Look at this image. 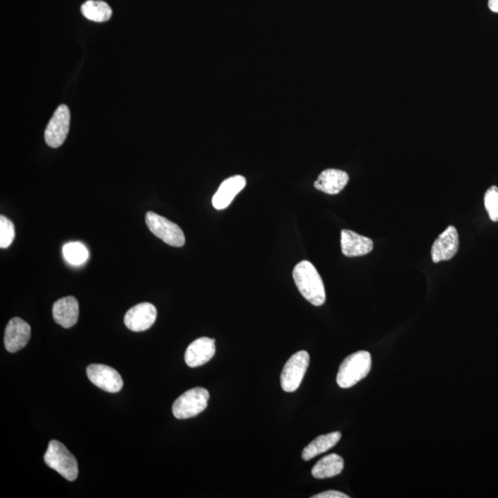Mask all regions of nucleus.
Returning a JSON list of instances; mask_svg holds the SVG:
<instances>
[{
    "mask_svg": "<svg viewBox=\"0 0 498 498\" xmlns=\"http://www.w3.org/2000/svg\"><path fill=\"white\" fill-rule=\"evenodd\" d=\"M295 285L306 300L313 306L321 307L326 301V292L322 278L315 266L303 261L295 266L292 271Z\"/></svg>",
    "mask_w": 498,
    "mask_h": 498,
    "instance_id": "1",
    "label": "nucleus"
},
{
    "mask_svg": "<svg viewBox=\"0 0 498 498\" xmlns=\"http://www.w3.org/2000/svg\"><path fill=\"white\" fill-rule=\"evenodd\" d=\"M372 367L369 352L359 351L344 359L337 374V384L342 389L354 387L367 377Z\"/></svg>",
    "mask_w": 498,
    "mask_h": 498,
    "instance_id": "2",
    "label": "nucleus"
},
{
    "mask_svg": "<svg viewBox=\"0 0 498 498\" xmlns=\"http://www.w3.org/2000/svg\"><path fill=\"white\" fill-rule=\"evenodd\" d=\"M45 463L51 469L69 482L78 478V468L76 458L57 440H51L44 457Z\"/></svg>",
    "mask_w": 498,
    "mask_h": 498,
    "instance_id": "3",
    "label": "nucleus"
},
{
    "mask_svg": "<svg viewBox=\"0 0 498 498\" xmlns=\"http://www.w3.org/2000/svg\"><path fill=\"white\" fill-rule=\"evenodd\" d=\"M210 393L206 389L194 388L177 398L172 410L177 419L195 417L207 408Z\"/></svg>",
    "mask_w": 498,
    "mask_h": 498,
    "instance_id": "4",
    "label": "nucleus"
},
{
    "mask_svg": "<svg viewBox=\"0 0 498 498\" xmlns=\"http://www.w3.org/2000/svg\"><path fill=\"white\" fill-rule=\"evenodd\" d=\"M145 221L150 231L169 246L181 247L185 244V235L177 223L153 211H148Z\"/></svg>",
    "mask_w": 498,
    "mask_h": 498,
    "instance_id": "5",
    "label": "nucleus"
},
{
    "mask_svg": "<svg viewBox=\"0 0 498 498\" xmlns=\"http://www.w3.org/2000/svg\"><path fill=\"white\" fill-rule=\"evenodd\" d=\"M309 352L299 351L290 357L280 375V385L285 392H294L300 387L302 380L309 368Z\"/></svg>",
    "mask_w": 498,
    "mask_h": 498,
    "instance_id": "6",
    "label": "nucleus"
},
{
    "mask_svg": "<svg viewBox=\"0 0 498 498\" xmlns=\"http://www.w3.org/2000/svg\"><path fill=\"white\" fill-rule=\"evenodd\" d=\"M71 126V112L65 105H59L45 131V143L51 148H59L65 143Z\"/></svg>",
    "mask_w": 498,
    "mask_h": 498,
    "instance_id": "7",
    "label": "nucleus"
},
{
    "mask_svg": "<svg viewBox=\"0 0 498 498\" xmlns=\"http://www.w3.org/2000/svg\"><path fill=\"white\" fill-rule=\"evenodd\" d=\"M90 381L102 391L117 393L123 388V379L116 369L108 365L93 364L87 367Z\"/></svg>",
    "mask_w": 498,
    "mask_h": 498,
    "instance_id": "8",
    "label": "nucleus"
},
{
    "mask_svg": "<svg viewBox=\"0 0 498 498\" xmlns=\"http://www.w3.org/2000/svg\"><path fill=\"white\" fill-rule=\"evenodd\" d=\"M458 234L454 226H449L432 246V261L434 263L451 261L457 254L458 250Z\"/></svg>",
    "mask_w": 498,
    "mask_h": 498,
    "instance_id": "9",
    "label": "nucleus"
},
{
    "mask_svg": "<svg viewBox=\"0 0 498 498\" xmlns=\"http://www.w3.org/2000/svg\"><path fill=\"white\" fill-rule=\"evenodd\" d=\"M156 307L150 303L136 304L126 313L124 323L132 331L141 332L149 330L156 321Z\"/></svg>",
    "mask_w": 498,
    "mask_h": 498,
    "instance_id": "10",
    "label": "nucleus"
},
{
    "mask_svg": "<svg viewBox=\"0 0 498 498\" xmlns=\"http://www.w3.org/2000/svg\"><path fill=\"white\" fill-rule=\"evenodd\" d=\"M31 338V327L20 318H13L6 327L4 343L8 352H16L29 343Z\"/></svg>",
    "mask_w": 498,
    "mask_h": 498,
    "instance_id": "11",
    "label": "nucleus"
},
{
    "mask_svg": "<svg viewBox=\"0 0 498 498\" xmlns=\"http://www.w3.org/2000/svg\"><path fill=\"white\" fill-rule=\"evenodd\" d=\"M215 340L202 337L189 344L185 354L186 364L189 367H198L211 360L215 355Z\"/></svg>",
    "mask_w": 498,
    "mask_h": 498,
    "instance_id": "12",
    "label": "nucleus"
},
{
    "mask_svg": "<svg viewBox=\"0 0 498 498\" xmlns=\"http://www.w3.org/2000/svg\"><path fill=\"white\" fill-rule=\"evenodd\" d=\"M340 246L344 256L349 258L367 255L373 250L374 243L370 238L358 235L351 230H343L340 235Z\"/></svg>",
    "mask_w": 498,
    "mask_h": 498,
    "instance_id": "13",
    "label": "nucleus"
},
{
    "mask_svg": "<svg viewBox=\"0 0 498 498\" xmlns=\"http://www.w3.org/2000/svg\"><path fill=\"white\" fill-rule=\"evenodd\" d=\"M247 185V180L242 176H235L223 181L213 198V205L216 210L227 208L234 201L235 196L241 192Z\"/></svg>",
    "mask_w": 498,
    "mask_h": 498,
    "instance_id": "14",
    "label": "nucleus"
},
{
    "mask_svg": "<svg viewBox=\"0 0 498 498\" xmlns=\"http://www.w3.org/2000/svg\"><path fill=\"white\" fill-rule=\"evenodd\" d=\"M349 176L346 172L338 169H327L319 174L314 186L326 194L336 195L348 184Z\"/></svg>",
    "mask_w": 498,
    "mask_h": 498,
    "instance_id": "15",
    "label": "nucleus"
},
{
    "mask_svg": "<svg viewBox=\"0 0 498 498\" xmlns=\"http://www.w3.org/2000/svg\"><path fill=\"white\" fill-rule=\"evenodd\" d=\"M53 318L57 324L65 328L73 327L78 319V303L74 297L57 300L53 306Z\"/></svg>",
    "mask_w": 498,
    "mask_h": 498,
    "instance_id": "16",
    "label": "nucleus"
},
{
    "mask_svg": "<svg viewBox=\"0 0 498 498\" xmlns=\"http://www.w3.org/2000/svg\"><path fill=\"white\" fill-rule=\"evenodd\" d=\"M342 439V433L339 431L332 432L327 434H321L314 439L312 442L307 445L302 452V458L304 461H310L316 458V456L325 453L331 449L336 446Z\"/></svg>",
    "mask_w": 498,
    "mask_h": 498,
    "instance_id": "17",
    "label": "nucleus"
},
{
    "mask_svg": "<svg viewBox=\"0 0 498 498\" xmlns=\"http://www.w3.org/2000/svg\"><path fill=\"white\" fill-rule=\"evenodd\" d=\"M343 468V458L338 454L332 453L325 456L316 463L312 469V475L316 479L332 478L340 475Z\"/></svg>",
    "mask_w": 498,
    "mask_h": 498,
    "instance_id": "18",
    "label": "nucleus"
},
{
    "mask_svg": "<svg viewBox=\"0 0 498 498\" xmlns=\"http://www.w3.org/2000/svg\"><path fill=\"white\" fill-rule=\"evenodd\" d=\"M81 13L90 20L95 23H105L110 20L112 8L105 1L99 0H87L81 6Z\"/></svg>",
    "mask_w": 498,
    "mask_h": 498,
    "instance_id": "19",
    "label": "nucleus"
},
{
    "mask_svg": "<svg viewBox=\"0 0 498 498\" xmlns=\"http://www.w3.org/2000/svg\"><path fill=\"white\" fill-rule=\"evenodd\" d=\"M63 255L69 263L81 265L88 259L89 253L83 244L71 242L63 247Z\"/></svg>",
    "mask_w": 498,
    "mask_h": 498,
    "instance_id": "20",
    "label": "nucleus"
},
{
    "mask_svg": "<svg viewBox=\"0 0 498 498\" xmlns=\"http://www.w3.org/2000/svg\"><path fill=\"white\" fill-rule=\"evenodd\" d=\"M15 229L13 223L4 215L0 216V247L8 249L13 242Z\"/></svg>",
    "mask_w": 498,
    "mask_h": 498,
    "instance_id": "21",
    "label": "nucleus"
},
{
    "mask_svg": "<svg viewBox=\"0 0 498 498\" xmlns=\"http://www.w3.org/2000/svg\"><path fill=\"white\" fill-rule=\"evenodd\" d=\"M485 206L493 222H498V188L496 186L487 189L485 195Z\"/></svg>",
    "mask_w": 498,
    "mask_h": 498,
    "instance_id": "22",
    "label": "nucleus"
},
{
    "mask_svg": "<svg viewBox=\"0 0 498 498\" xmlns=\"http://www.w3.org/2000/svg\"><path fill=\"white\" fill-rule=\"evenodd\" d=\"M312 498H349V496L342 493V492L328 490L323 492V493L316 494V496L311 497Z\"/></svg>",
    "mask_w": 498,
    "mask_h": 498,
    "instance_id": "23",
    "label": "nucleus"
},
{
    "mask_svg": "<svg viewBox=\"0 0 498 498\" xmlns=\"http://www.w3.org/2000/svg\"><path fill=\"white\" fill-rule=\"evenodd\" d=\"M488 6L492 11L498 13V0H489Z\"/></svg>",
    "mask_w": 498,
    "mask_h": 498,
    "instance_id": "24",
    "label": "nucleus"
}]
</instances>
